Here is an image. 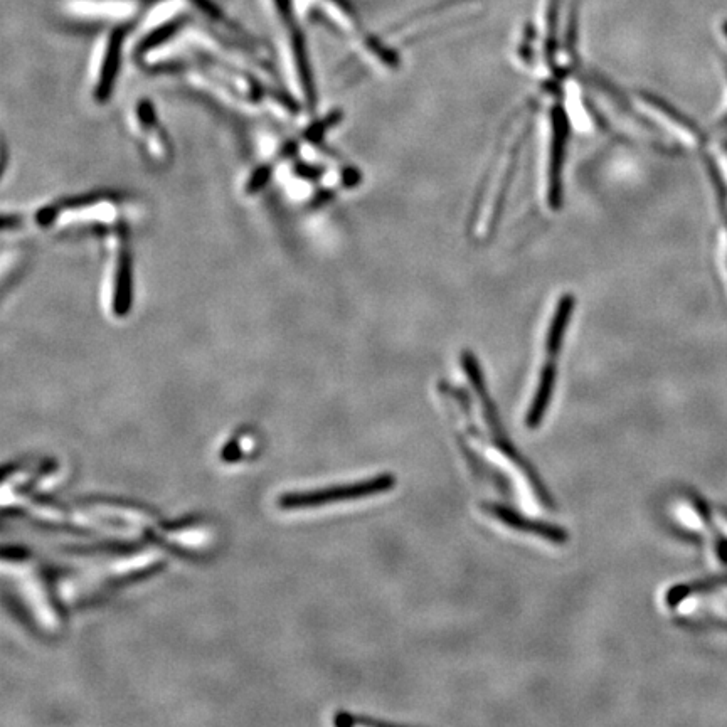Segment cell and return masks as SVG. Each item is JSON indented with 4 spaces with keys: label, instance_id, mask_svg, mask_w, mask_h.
<instances>
[{
    "label": "cell",
    "instance_id": "cell-5",
    "mask_svg": "<svg viewBox=\"0 0 727 727\" xmlns=\"http://www.w3.org/2000/svg\"><path fill=\"white\" fill-rule=\"evenodd\" d=\"M722 522H724V527H726L727 529V517H724V519H722Z\"/></svg>",
    "mask_w": 727,
    "mask_h": 727
},
{
    "label": "cell",
    "instance_id": "cell-3",
    "mask_svg": "<svg viewBox=\"0 0 727 727\" xmlns=\"http://www.w3.org/2000/svg\"><path fill=\"white\" fill-rule=\"evenodd\" d=\"M487 510H489L490 515H494L495 519H499L509 527H514L517 531L536 534V536L544 537L547 541L556 542V544H563V542L568 541V534L563 529L546 524V522L526 519V517H522L514 510L507 509L504 505H489Z\"/></svg>",
    "mask_w": 727,
    "mask_h": 727
},
{
    "label": "cell",
    "instance_id": "cell-2",
    "mask_svg": "<svg viewBox=\"0 0 727 727\" xmlns=\"http://www.w3.org/2000/svg\"><path fill=\"white\" fill-rule=\"evenodd\" d=\"M394 487V477L381 475L371 478L366 482L354 483L347 487H335V489L315 490V492H303V494L283 495L280 499V507L283 509H303V507H317V505L334 504L344 500H357L369 495L383 494Z\"/></svg>",
    "mask_w": 727,
    "mask_h": 727
},
{
    "label": "cell",
    "instance_id": "cell-1",
    "mask_svg": "<svg viewBox=\"0 0 727 727\" xmlns=\"http://www.w3.org/2000/svg\"><path fill=\"white\" fill-rule=\"evenodd\" d=\"M574 307L571 303L559 302L554 308L551 324L546 335V362L541 371V379L537 386L536 396L532 399L531 409L527 413V426L537 428L549 408L554 384H556V364L563 347L564 335L568 332L569 324L573 319Z\"/></svg>",
    "mask_w": 727,
    "mask_h": 727
},
{
    "label": "cell",
    "instance_id": "cell-4",
    "mask_svg": "<svg viewBox=\"0 0 727 727\" xmlns=\"http://www.w3.org/2000/svg\"><path fill=\"white\" fill-rule=\"evenodd\" d=\"M276 9L285 19H290V0H275Z\"/></svg>",
    "mask_w": 727,
    "mask_h": 727
}]
</instances>
